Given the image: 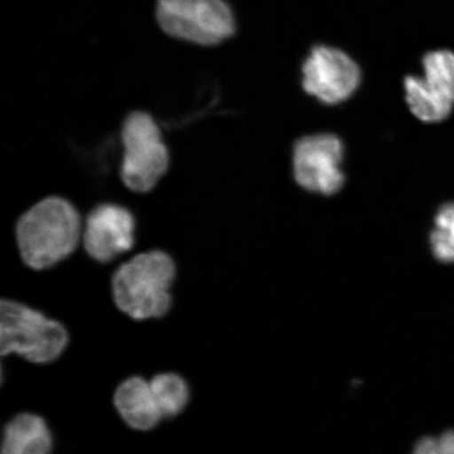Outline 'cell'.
<instances>
[{
  "label": "cell",
  "mask_w": 454,
  "mask_h": 454,
  "mask_svg": "<svg viewBox=\"0 0 454 454\" xmlns=\"http://www.w3.org/2000/svg\"><path fill=\"white\" fill-rule=\"evenodd\" d=\"M82 236L81 215L70 202L50 197L22 215L16 229L22 260L33 270L52 268L75 251Z\"/></svg>",
  "instance_id": "obj_1"
},
{
  "label": "cell",
  "mask_w": 454,
  "mask_h": 454,
  "mask_svg": "<svg viewBox=\"0 0 454 454\" xmlns=\"http://www.w3.org/2000/svg\"><path fill=\"white\" fill-rule=\"evenodd\" d=\"M175 276V263L168 254L153 251L137 254L114 274V301L135 320L163 317L172 305L170 287Z\"/></svg>",
  "instance_id": "obj_2"
},
{
  "label": "cell",
  "mask_w": 454,
  "mask_h": 454,
  "mask_svg": "<svg viewBox=\"0 0 454 454\" xmlns=\"http://www.w3.org/2000/svg\"><path fill=\"white\" fill-rule=\"evenodd\" d=\"M69 334L59 321L15 301L0 304V353L20 355L27 361L44 364L64 353Z\"/></svg>",
  "instance_id": "obj_3"
},
{
  "label": "cell",
  "mask_w": 454,
  "mask_h": 454,
  "mask_svg": "<svg viewBox=\"0 0 454 454\" xmlns=\"http://www.w3.org/2000/svg\"><path fill=\"white\" fill-rule=\"evenodd\" d=\"M156 20L168 36L203 47L236 33L235 15L225 0H157Z\"/></svg>",
  "instance_id": "obj_4"
},
{
  "label": "cell",
  "mask_w": 454,
  "mask_h": 454,
  "mask_svg": "<svg viewBox=\"0 0 454 454\" xmlns=\"http://www.w3.org/2000/svg\"><path fill=\"white\" fill-rule=\"evenodd\" d=\"M121 179L129 190L147 192L167 173L168 151L160 129L149 114L135 112L122 128Z\"/></svg>",
  "instance_id": "obj_5"
},
{
  "label": "cell",
  "mask_w": 454,
  "mask_h": 454,
  "mask_svg": "<svg viewBox=\"0 0 454 454\" xmlns=\"http://www.w3.org/2000/svg\"><path fill=\"white\" fill-rule=\"evenodd\" d=\"M424 76H407L406 101L414 116L427 123L445 121L454 106V53L433 51L422 60Z\"/></svg>",
  "instance_id": "obj_6"
},
{
  "label": "cell",
  "mask_w": 454,
  "mask_h": 454,
  "mask_svg": "<svg viewBox=\"0 0 454 454\" xmlns=\"http://www.w3.org/2000/svg\"><path fill=\"white\" fill-rule=\"evenodd\" d=\"M359 65L344 51L331 45H316L302 66V84L306 93L327 106L349 99L360 87Z\"/></svg>",
  "instance_id": "obj_7"
},
{
  "label": "cell",
  "mask_w": 454,
  "mask_h": 454,
  "mask_svg": "<svg viewBox=\"0 0 454 454\" xmlns=\"http://www.w3.org/2000/svg\"><path fill=\"white\" fill-rule=\"evenodd\" d=\"M343 157V142L337 136H306L298 140L294 147V179L304 190L316 194H337L345 183V176L340 169Z\"/></svg>",
  "instance_id": "obj_8"
},
{
  "label": "cell",
  "mask_w": 454,
  "mask_h": 454,
  "mask_svg": "<svg viewBox=\"0 0 454 454\" xmlns=\"http://www.w3.org/2000/svg\"><path fill=\"white\" fill-rule=\"evenodd\" d=\"M82 238L90 257L101 263L111 262L133 247L134 217L116 204H101L88 215Z\"/></svg>",
  "instance_id": "obj_9"
},
{
  "label": "cell",
  "mask_w": 454,
  "mask_h": 454,
  "mask_svg": "<svg viewBox=\"0 0 454 454\" xmlns=\"http://www.w3.org/2000/svg\"><path fill=\"white\" fill-rule=\"evenodd\" d=\"M114 405L123 421L136 430L155 428L163 419L150 381L144 378L124 380L114 395Z\"/></svg>",
  "instance_id": "obj_10"
},
{
  "label": "cell",
  "mask_w": 454,
  "mask_h": 454,
  "mask_svg": "<svg viewBox=\"0 0 454 454\" xmlns=\"http://www.w3.org/2000/svg\"><path fill=\"white\" fill-rule=\"evenodd\" d=\"M52 435L47 423L34 413H20L5 426L2 454H51Z\"/></svg>",
  "instance_id": "obj_11"
},
{
  "label": "cell",
  "mask_w": 454,
  "mask_h": 454,
  "mask_svg": "<svg viewBox=\"0 0 454 454\" xmlns=\"http://www.w3.org/2000/svg\"><path fill=\"white\" fill-rule=\"evenodd\" d=\"M163 418H173L184 411L190 399L185 380L177 373H159L150 381Z\"/></svg>",
  "instance_id": "obj_12"
},
{
  "label": "cell",
  "mask_w": 454,
  "mask_h": 454,
  "mask_svg": "<svg viewBox=\"0 0 454 454\" xmlns=\"http://www.w3.org/2000/svg\"><path fill=\"white\" fill-rule=\"evenodd\" d=\"M430 244L436 259L454 263V202L445 204L436 214Z\"/></svg>",
  "instance_id": "obj_13"
},
{
  "label": "cell",
  "mask_w": 454,
  "mask_h": 454,
  "mask_svg": "<svg viewBox=\"0 0 454 454\" xmlns=\"http://www.w3.org/2000/svg\"><path fill=\"white\" fill-rule=\"evenodd\" d=\"M435 454H454V430H448L438 438Z\"/></svg>",
  "instance_id": "obj_14"
}]
</instances>
